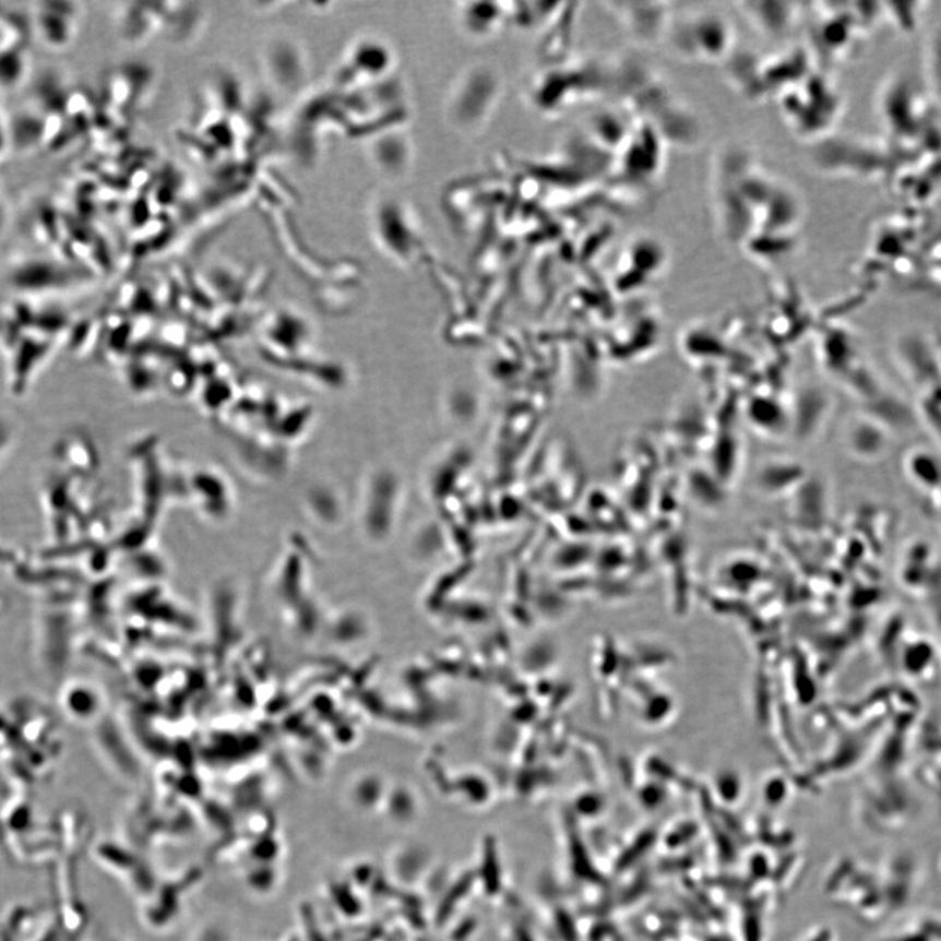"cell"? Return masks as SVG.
I'll use <instances>...</instances> for the list:
<instances>
[{
  "mask_svg": "<svg viewBox=\"0 0 941 941\" xmlns=\"http://www.w3.org/2000/svg\"><path fill=\"white\" fill-rule=\"evenodd\" d=\"M695 38V43L682 52L689 58L717 59L725 55L730 46V26L717 16H692L682 20L676 28L675 39Z\"/></svg>",
  "mask_w": 941,
  "mask_h": 941,
  "instance_id": "1",
  "label": "cell"
}]
</instances>
